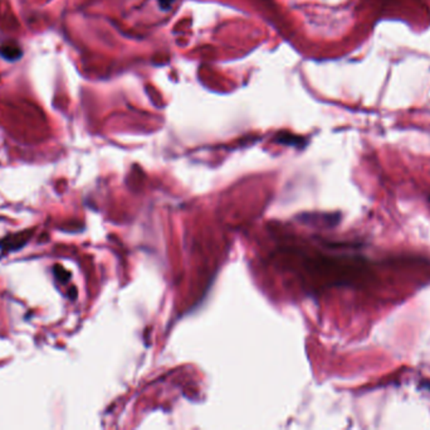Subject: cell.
Here are the masks:
<instances>
[{"mask_svg": "<svg viewBox=\"0 0 430 430\" xmlns=\"http://www.w3.org/2000/svg\"><path fill=\"white\" fill-rule=\"evenodd\" d=\"M158 1H159L160 8L164 10L169 9L175 3V0H158Z\"/></svg>", "mask_w": 430, "mask_h": 430, "instance_id": "3", "label": "cell"}, {"mask_svg": "<svg viewBox=\"0 0 430 430\" xmlns=\"http://www.w3.org/2000/svg\"><path fill=\"white\" fill-rule=\"evenodd\" d=\"M277 141L279 143H283V144H288V145H297L299 141H301L299 136H295V135L288 134V133H283V134H279L277 136Z\"/></svg>", "mask_w": 430, "mask_h": 430, "instance_id": "2", "label": "cell"}, {"mask_svg": "<svg viewBox=\"0 0 430 430\" xmlns=\"http://www.w3.org/2000/svg\"><path fill=\"white\" fill-rule=\"evenodd\" d=\"M23 56L21 46L15 42L4 43L0 46V57L9 62H15Z\"/></svg>", "mask_w": 430, "mask_h": 430, "instance_id": "1", "label": "cell"}]
</instances>
